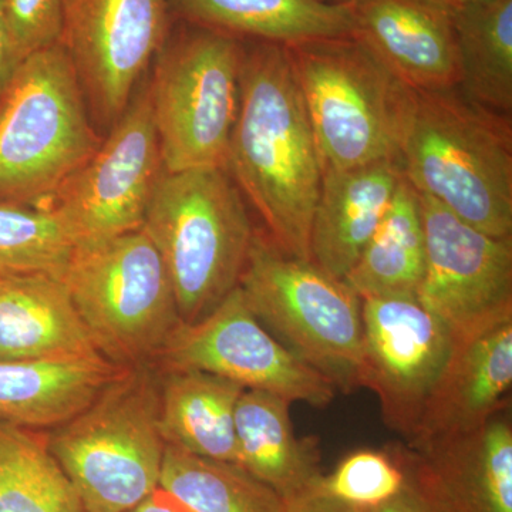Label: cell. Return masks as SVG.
I'll return each instance as SVG.
<instances>
[{"label": "cell", "mask_w": 512, "mask_h": 512, "mask_svg": "<svg viewBox=\"0 0 512 512\" xmlns=\"http://www.w3.org/2000/svg\"><path fill=\"white\" fill-rule=\"evenodd\" d=\"M225 170L276 247L311 261L322 164L286 46L244 40L239 109Z\"/></svg>", "instance_id": "cell-1"}, {"label": "cell", "mask_w": 512, "mask_h": 512, "mask_svg": "<svg viewBox=\"0 0 512 512\" xmlns=\"http://www.w3.org/2000/svg\"><path fill=\"white\" fill-rule=\"evenodd\" d=\"M404 178L461 221L512 237V120L460 90H414L400 144Z\"/></svg>", "instance_id": "cell-2"}, {"label": "cell", "mask_w": 512, "mask_h": 512, "mask_svg": "<svg viewBox=\"0 0 512 512\" xmlns=\"http://www.w3.org/2000/svg\"><path fill=\"white\" fill-rule=\"evenodd\" d=\"M45 434L84 512L133 510L160 487L163 471L167 446L158 424L157 367H127Z\"/></svg>", "instance_id": "cell-3"}, {"label": "cell", "mask_w": 512, "mask_h": 512, "mask_svg": "<svg viewBox=\"0 0 512 512\" xmlns=\"http://www.w3.org/2000/svg\"><path fill=\"white\" fill-rule=\"evenodd\" d=\"M143 231L167 266L181 322L194 323L238 288L256 229L228 171L208 167L164 171Z\"/></svg>", "instance_id": "cell-4"}, {"label": "cell", "mask_w": 512, "mask_h": 512, "mask_svg": "<svg viewBox=\"0 0 512 512\" xmlns=\"http://www.w3.org/2000/svg\"><path fill=\"white\" fill-rule=\"evenodd\" d=\"M322 171L399 160L413 89L355 36L286 46Z\"/></svg>", "instance_id": "cell-5"}, {"label": "cell", "mask_w": 512, "mask_h": 512, "mask_svg": "<svg viewBox=\"0 0 512 512\" xmlns=\"http://www.w3.org/2000/svg\"><path fill=\"white\" fill-rule=\"evenodd\" d=\"M101 140L64 47L32 53L0 97V204L36 207Z\"/></svg>", "instance_id": "cell-6"}, {"label": "cell", "mask_w": 512, "mask_h": 512, "mask_svg": "<svg viewBox=\"0 0 512 512\" xmlns=\"http://www.w3.org/2000/svg\"><path fill=\"white\" fill-rule=\"evenodd\" d=\"M239 289L262 326L345 394L360 389L362 298L343 279L276 247L256 229Z\"/></svg>", "instance_id": "cell-7"}, {"label": "cell", "mask_w": 512, "mask_h": 512, "mask_svg": "<svg viewBox=\"0 0 512 512\" xmlns=\"http://www.w3.org/2000/svg\"><path fill=\"white\" fill-rule=\"evenodd\" d=\"M244 40L173 20L148 73L164 170L222 167L238 117Z\"/></svg>", "instance_id": "cell-8"}, {"label": "cell", "mask_w": 512, "mask_h": 512, "mask_svg": "<svg viewBox=\"0 0 512 512\" xmlns=\"http://www.w3.org/2000/svg\"><path fill=\"white\" fill-rule=\"evenodd\" d=\"M63 279L94 346L113 365H153L183 323L167 266L143 228L74 249Z\"/></svg>", "instance_id": "cell-9"}, {"label": "cell", "mask_w": 512, "mask_h": 512, "mask_svg": "<svg viewBox=\"0 0 512 512\" xmlns=\"http://www.w3.org/2000/svg\"><path fill=\"white\" fill-rule=\"evenodd\" d=\"M148 74L92 157L36 205L62 225L74 249L143 228L164 173Z\"/></svg>", "instance_id": "cell-10"}, {"label": "cell", "mask_w": 512, "mask_h": 512, "mask_svg": "<svg viewBox=\"0 0 512 512\" xmlns=\"http://www.w3.org/2000/svg\"><path fill=\"white\" fill-rule=\"evenodd\" d=\"M168 0H66L60 45L101 137L123 116L171 28Z\"/></svg>", "instance_id": "cell-11"}, {"label": "cell", "mask_w": 512, "mask_h": 512, "mask_svg": "<svg viewBox=\"0 0 512 512\" xmlns=\"http://www.w3.org/2000/svg\"><path fill=\"white\" fill-rule=\"evenodd\" d=\"M419 201L426 266L417 301L454 342L512 320V237L471 227L429 195Z\"/></svg>", "instance_id": "cell-12"}, {"label": "cell", "mask_w": 512, "mask_h": 512, "mask_svg": "<svg viewBox=\"0 0 512 512\" xmlns=\"http://www.w3.org/2000/svg\"><path fill=\"white\" fill-rule=\"evenodd\" d=\"M153 366L200 370L244 389L264 390L313 407L328 406L336 394L328 379L292 355L259 323L239 286L205 318L181 323Z\"/></svg>", "instance_id": "cell-13"}, {"label": "cell", "mask_w": 512, "mask_h": 512, "mask_svg": "<svg viewBox=\"0 0 512 512\" xmlns=\"http://www.w3.org/2000/svg\"><path fill=\"white\" fill-rule=\"evenodd\" d=\"M360 387L372 390L389 429L409 443L454 348L450 330L417 298L362 299Z\"/></svg>", "instance_id": "cell-14"}, {"label": "cell", "mask_w": 512, "mask_h": 512, "mask_svg": "<svg viewBox=\"0 0 512 512\" xmlns=\"http://www.w3.org/2000/svg\"><path fill=\"white\" fill-rule=\"evenodd\" d=\"M512 387V320L454 342L414 437L416 451L467 436L507 409Z\"/></svg>", "instance_id": "cell-15"}, {"label": "cell", "mask_w": 512, "mask_h": 512, "mask_svg": "<svg viewBox=\"0 0 512 512\" xmlns=\"http://www.w3.org/2000/svg\"><path fill=\"white\" fill-rule=\"evenodd\" d=\"M355 37L407 87L456 89L460 83L453 12L423 0H346Z\"/></svg>", "instance_id": "cell-16"}, {"label": "cell", "mask_w": 512, "mask_h": 512, "mask_svg": "<svg viewBox=\"0 0 512 512\" xmlns=\"http://www.w3.org/2000/svg\"><path fill=\"white\" fill-rule=\"evenodd\" d=\"M399 160L323 171L311 227V261L345 279L375 235L403 180Z\"/></svg>", "instance_id": "cell-17"}, {"label": "cell", "mask_w": 512, "mask_h": 512, "mask_svg": "<svg viewBox=\"0 0 512 512\" xmlns=\"http://www.w3.org/2000/svg\"><path fill=\"white\" fill-rule=\"evenodd\" d=\"M97 356H101L99 350L63 276L43 271H0V360Z\"/></svg>", "instance_id": "cell-18"}, {"label": "cell", "mask_w": 512, "mask_h": 512, "mask_svg": "<svg viewBox=\"0 0 512 512\" xmlns=\"http://www.w3.org/2000/svg\"><path fill=\"white\" fill-rule=\"evenodd\" d=\"M291 402L264 390L245 389L235 407L237 464L288 501L318 488L319 441L296 436Z\"/></svg>", "instance_id": "cell-19"}, {"label": "cell", "mask_w": 512, "mask_h": 512, "mask_svg": "<svg viewBox=\"0 0 512 512\" xmlns=\"http://www.w3.org/2000/svg\"><path fill=\"white\" fill-rule=\"evenodd\" d=\"M171 19L282 46L355 36L348 3L318 0H168Z\"/></svg>", "instance_id": "cell-20"}, {"label": "cell", "mask_w": 512, "mask_h": 512, "mask_svg": "<svg viewBox=\"0 0 512 512\" xmlns=\"http://www.w3.org/2000/svg\"><path fill=\"white\" fill-rule=\"evenodd\" d=\"M416 451V450H414ZM423 456L450 512H512V426L507 409Z\"/></svg>", "instance_id": "cell-21"}, {"label": "cell", "mask_w": 512, "mask_h": 512, "mask_svg": "<svg viewBox=\"0 0 512 512\" xmlns=\"http://www.w3.org/2000/svg\"><path fill=\"white\" fill-rule=\"evenodd\" d=\"M124 369L101 356L0 360V423L52 429L80 412Z\"/></svg>", "instance_id": "cell-22"}, {"label": "cell", "mask_w": 512, "mask_h": 512, "mask_svg": "<svg viewBox=\"0 0 512 512\" xmlns=\"http://www.w3.org/2000/svg\"><path fill=\"white\" fill-rule=\"evenodd\" d=\"M157 370L165 446L237 464L235 407L244 387L200 370Z\"/></svg>", "instance_id": "cell-23"}, {"label": "cell", "mask_w": 512, "mask_h": 512, "mask_svg": "<svg viewBox=\"0 0 512 512\" xmlns=\"http://www.w3.org/2000/svg\"><path fill=\"white\" fill-rule=\"evenodd\" d=\"M426 266L419 194L403 177L346 282L360 298H416Z\"/></svg>", "instance_id": "cell-24"}, {"label": "cell", "mask_w": 512, "mask_h": 512, "mask_svg": "<svg viewBox=\"0 0 512 512\" xmlns=\"http://www.w3.org/2000/svg\"><path fill=\"white\" fill-rule=\"evenodd\" d=\"M460 83L467 99L512 113V0H484L453 12Z\"/></svg>", "instance_id": "cell-25"}, {"label": "cell", "mask_w": 512, "mask_h": 512, "mask_svg": "<svg viewBox=\"0 0 512 512\" xmlns=\"http://www.w3.org/2000/svg\"><path fill=\"white\" fill-rule=\"evenodd\" d=\"M0 512H84L45 430L0 423Z\"/></svg>", "instance_id": "cell-26"}, {"label": "cell", "mask_w": 512, "mask_h": 512, "mask_svg": "<svg viewBox=\"0 0 512 512\" xmlns=\"http://www.w3.org/2000/svg\"><path fill=\"white\" fill-rule=\"evenodd\" d=\"M160 485L194 512H286L281 495L245 468L177 447H165Z\"/></svg>", "instance_id": "cell-27"}, {"label": "cell", "mask_w": 512, "mask_h": 512, "mask_svg": "<svg viewBox=\"0 0 512 512\" xmlns=\"http://www.w3.org/2000/svg\"><path fill=\"white\" fill-rule=\"evenodd\" d=\"M72 241L53 215L28 205L0 204V271H43L63 276Z\"/></svg>", "instance_id": "cell-28"}, {"label": "cell", "mask_w": 512, "mask_h": 512, "mask_svg": "<svg viewBox=\"0 0 512 512\" xmlns=\"http://www.w3.org/2000/svg\"><path fill=\"white\" fill-rule=\"evenodd\" d=\"M404 481L394 447L357 450L340 461L318 485L322 493L339 498L362 510H370L399 493Z\"/></svg>", "instance_id": "cell-29"}, {"label": "cell", "mask_w": 512, "mask_h": 512, "mask_svg": "<svg viewBox=\"0 0 512 512\" xmlns=\"http://www.w3.org/2000/svg\"><path fill=\"white\" fill-rule=\"evenodd\" d=\"M13 47L20 63L60 43L66 0H3Z\"/></svg>", "instance_id": "cell-30"}, {"label": "cell", "mask_w": 512, "mask_h": 512, "mask_svg": "<svg viewBox=\"0 0 512 512\" xmlns=\"http://www.w3.org/2000/svg\"><path fill=\"white\" fill-rule=\"evenodd\" d=\"M393 447L403 468L402 488L386 503L366 512H448L423 456L403 444Z\"/></svg>", "instance_id": "cell-31"}, {"label": "cell", "mask_w": 512, "mask_h": 512, "mask_svg": "<svg viewBox=\"0 0 512 512\" xmlns=\"http://www.w3.org/2000/svg\"><path fill=\"white\" fill-rule=\"evenodd\" d=\"M285 504L286 512H366L339 498L322 493L318 488L285 501Z\"/></svg>", "instance_id": "cell-32"}, {"label": "cell", "mask_w": 512, "mask_h": 512, "mask_svg": "<svg viewBox=\"0 0 512 512\" xmlns=\"http://www.w3.org/2000/svg\"><path fill=\"white\" fill-rule=\"evenodd\" d=\"M19 64L20 60L18 56H16L12 36H10L8 18H6L5 12V2L0 0V97H2L6 87H8Z\"/></svg>", "instance_id": "cell-33"}, {"label": "cell", "mask_w": 512, "mask_h": 512, "mask_svg": "<svg viewBox=\"0 0 512 512\" xmlns=\"http://www.w3.org/2000/svg\"><path fill=\"white\" fill-rule=\"evenodd\" d=\"M127 512H194L180 498L175 497L165 488L158 487L133 510Z\"/></svg>", "instance_id": "cell-34"}, {"label": "cell", "mask_w": 512, "mask_h": 512, "mask_svg": "<svg viewBox=\"0 0 512 512\" xmlns=\"http://www.w3.org/2000/svg\"><path fill=\"white\" fill-rule=\"evenodd\" d=\"M423 2L430 3V5L437 6V8L446 9L448 12H456L470 5L484 2V0H423Z\"/></svg>", "instance_id": "cell-35"}, {"label": "cell", "mask_w": 512, "mask_h": 512, "mask_svg": "<svg viewBox=\"0 0 512 512\" xmlns=\"http://www.w3.org/2000/svg\"><path fill=\"white\" fill-rule=\"evenodd\" d=\"M318 2H325V3H340V2H346V0H318Z\"/></svg>", "instance_id": "cell-36"}]
</instances>
